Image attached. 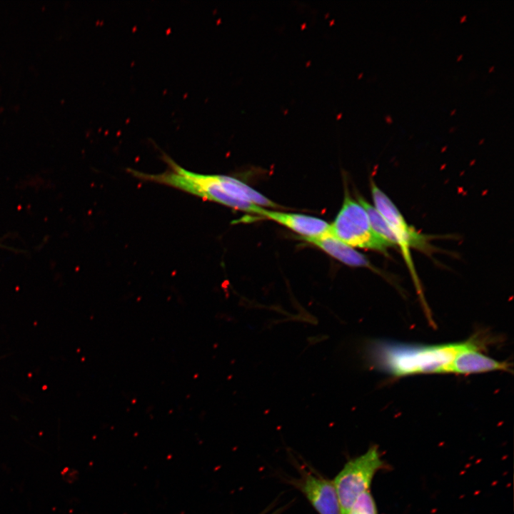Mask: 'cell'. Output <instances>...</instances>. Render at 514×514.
Wrapping results in <instances>:
<instances>
[{
	"mask_svg": "<svg viewBox=\"0 0 514 514\" xmlns=\"http://www.w3.org/2000/svg\"><path fill=\"white\" fill-rule=\"evenodd\" d=\"M491 341L481 332L462 342L436 345L376 339L366 344L363 356L369 366L394 377L448 373L459 353L470 348L483 351Z\"/></svg>",
	"mask_w": 514,
	"mask_h": 514,
	"instance_id": "cell-1",
	"label": "cell"
},
{
	"mask_svg": "<svg viewBox=\"0 0 514 514\" xmlns=\"http://www.w3.org/2000/svg\"><path fill=\"white\" fill-rule=\"evenodd\" d=\"M169 169L159 174H148L131 170L136 178L163 183L235 209L259 215L263 206L276 207L261 193L242 181L223 175H204L181 167L165 156Z\"/></svg>",
	"mask_w": 514,
	"mask_h": 514,
	"instance_id": "cell-2",
	"label": "cell"
},
{
	"mask_svg": "<svg viewBox=\"0 0 514 514\" xmlns=\"http://www.w3.org/2000/svg\"><path fill=\"white\" fill-rule=\"evenodd\" d=\"M330 232L351 247L371 249L388 255L390 246L373 231L366 211L345 190L343 203Z\"/></svg>",
	"mask_w": 514,
	"mask_h": 514,
	"instance_id": "cell-3",
	"label": "cell"
},
{
	"mask_svg": "<svg viewBox=\"0 0 514 514\" xmlns=\"http://www.w3.org/2000/svg\"><path fill=\"white\" fill-rule=\"evenodd\" d=\"M382 466L383 461L376 447L345 465L333 481L341 514H349L356 498L368 490L374 474Z\"/></svg>",
	"mask_w": 514,
	"mask_h": 514,
	"instance_id": "cell-4",
	"label": "cell"
},
{
	"mask_svg": "<svg viewBox=\"0 0 514 514\" xmlns=\"http://www.w3.org/2000/svg\"><path fill=\"white\" fill-rule=\"evenodd\" d=\"M371 189L374 207L383 216L393 232L397 240L398 246L400 247L408 268L412 274L418 293L423 301V305L426 308L427 305L422 295L421 288L415 271L410 249V248L423 250L426 248L428 246L427 239L425 236L418 233L414 228L408 224L390 198L373 181L371 182Z\"/></svg>",
	"mask_w": 514,
	"mask_h": 514,
	"instance_id": "cell-5",
	"label": "cell"
},
{
	"mask_svg": "<svg viewBox=\"0 0 514 514\" xmlns=\"http://www.w3.org/2000/svg\"><path fill=\"white\" fill-rule=\"evenodd\" d=\"M301 488L319 514H341L340 503L333 482L313 473H306Z\"/></svg>",
	"mask_w": 514,
	"mask_h": 514,
	"instance_id": "cell-6",
	"label": "cell"
},
{
	"mask_svg": "<svg viewBox=\"0 0 514 514\" xmlns=\"http://www.w3.org/2000/svg\"><path fill=\"white\" fill-rule=\"evenodd\" d=\"M259 216L283 225L305 238L318 237L330 230V224L324 220L303 214L263 208Z\"/></svg>",
	"mask_w": 514,
	"mask_h": 514,
	"instance_id": "cell-7",
	"label": "cell"
},
{
	"mask_svg": "<svg viewBox=\"0 0 514 514\" xmlns=\"http://www.w3.org/2000/svg\"><path fill=\"white\" fill-rule=\"evenodd\" d=\"M480 351L478 348H470L459 353L452 363L450 373L470 375L498 371L511 372L509 363L497 361Z\"/></svg>",
	"mask_w": 514,
	"mask_h": 514,
	"instance_id": "cell-8",
	"label": "cell"
},
{
	"mask_svg": "<svg viewBox=\"0 0 514 514\" xmlns=\"http://www.w3.org/2000/svg\"><path fill=\"white\" fill-rule=\"evenodd\" d=\"M301 238L320 248L332 257L348 266L366 267L377 271L366 256L338 239L330 232V230L318 237H301Z\"/></svg>",
	"mask_w": 514,
	"mask_h": 514,
	"instance_id": "cell-9",
	"label": "cell"
},
{
	"mask_svg": "<svg viewBox=\"0 0 514 514\" xmlns=\"http://www.w3.org/2000/svg\"><path fill=\"white\" fill-rule=\"evenodd\" d=\"M358 201L367 212L371 228L374 233L386 241L390 247L398 246L396 238L389 225L378 211L367 202L363 197L358 196Z\"/></svg>",
	"mask_w": 514,
	"mask_h": 514,
	"instance_id": "cell-10",
	"label": "cell"
},
{
	"mask_svg": "<svg viewBox=\"0 0 514 514\" xmlns=\"http://www.w3.org/2000/svg\"><path fill=\"white\" fill-rule=\"evenodd\" d=\"M349 514H377L374 500L368 490L356 498Z\"/></svg>",
	"mask_w": 514,
	"mask_h": 514,
	"instance_id": "cell-11",
	"label": "cell"
},
{
	"mask_svg": "<svg viewBox=\"0 0 514 514\" xmlns=\"http://www.w3.org/2000/svg\"><path fill=\"white\" fill-rule=\"evenodd\" d=\"M0 248H4V249H8L9 251H14L15 252H16V251H17L16 249H15L14 248H11V247H9V246H5V245L1 243V241H0Z\"/></svg>",
	"mask_w": 514,
	"mask_h": 514,
	"instance_id": "cell-12",
	"label": "cell"
},
{
	"mask_svg": "<svg viewBox=\"0 0 514 514\" xmlns=\"http://www.w3.org/2000/svg\"><path fill=\"white\" fill-rule=\"evenodd\" d=\"M386 121L388 124H391L393 122V119L389 115L386 116Z\"/></svg>",
	"mask_w": 514,
	"mask_h": 514,
	"instance_id": "cell-13",
	"label": "cell"
},
{
	"mask_svg": "<svg viewBox=\"0 0 514 514\" xmlns=\"http://www.w3.org/2000/svg\"><path fill=\"white\" fill-rule=\"evenodd\" d=\"M466 17H467L466 15H464L463 16H461V18H460V22H463V21L465 20Z\"/></svg>",
	"mask_w": 514,
	"mask_h": 514,
	"instance_id": "cell-14",
	"label": "cell"
},
{
	"mask_svg": "<svg viewBox=\"0 0 514 514\" xmlns=\"http://www.w3.org/2000/svg\"><path fill=\"white\" fill-rule=\"evenodd\" d=\"M462 56H463V55L460 54V55L457 58V61H459V60L462 58Z\"/></svg>",
	"mask_w": 514,
	"mask_h": 514,
	"instance_id": "cell-15",
	"label": "cell"
},
{
	"mask_svg": "<svg viewBox=\"0 0 514 514\" xmlns=\"http://www.w3.org/2000/svg\"><path fill=\"white\" fill-rule=\"evenodd\" d=\"M455 111H456V110H455V109H453V110L450 112V115H453V114H454Z\"/></svg>",
	"mask_w": 514,
	"mask_h": 514,
	"instance_id": "cell-16",
	"label": "cell"
},
{
	"mask_svg": "<svg viewBox=\"0 0 514 514\" xmlns=\"http://www.w3.org/2000/svg\"><path fill=\"white\" fill-rule=\"evenodd\" d=\"M493 69H494V66L490 67L489 69V72L492 71L493 70Z\"/></svg>",
	"mask_w": 514,
	"mask_h": 514,
	"instance_id": "cell-17",
	"label": "cell"
}]
</instances>
